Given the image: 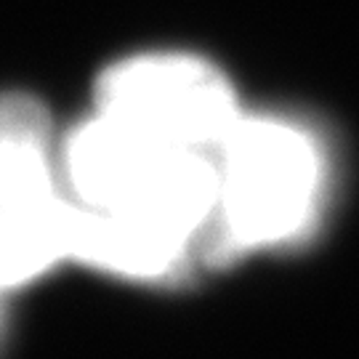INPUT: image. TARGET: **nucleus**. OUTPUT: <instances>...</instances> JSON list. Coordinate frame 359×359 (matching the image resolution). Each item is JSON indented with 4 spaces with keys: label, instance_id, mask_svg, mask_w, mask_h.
Masks as SVG:
<instances>
[{
    "label": "nucleus",
    "instance_id": "nucleus-1",
    "mask_svg": "<svg viewBox=\"0 0 359 359\" xmlns=\"http://www.w3.org/2000/svg\"><path fill=\"white\" fill-rule=\"evenodd\" d=\"M216 210L200 240L208 261L283 248L317 224L327 194V154L304 123L243 115L216 152Z\"/></svg>",
    "mask_w": 359,
    "mask_h": 359
},
{
    "label": "nucleus",
    "instance_id": "nucleus-3",
    "mask_svg": "<svg viewBox=\"0 0 359 359\" xmlns=\"http://www.w3.org/2000/svg\"><path fill=\"white\" fill-rule=\"evenodd\" d=\"M96 112L157 142L216 154L243 117L226 75L192 53H142L104 69Z\"/></svg>",
    "mask_w": 359,
    "mask_h": 359
},
{
    "label": "nucleus",
    "instance_id": "nucleus-2",
    "mask_svg": "<svg viewBox=\"0 0 359 359\" xmlns=\"http://www.w3.org/2000/svg\"><path fill=\"white\" fill-rule=\"evenodd\" d=\"M59 160L75 203L142 218L200 250L218 200L216 154L170 147L93 112L65 136Z\"/></svg>",
    "mask_w": 359,
    "mask_h": 359
},
{
    "label": "nucleus",
    "instance_id": "nucleus-7",
    "mask_svg": "<svg viewBox=\"0 0 359 359\" xmlns=\"http://www.w3.org/2000/svg\"><path fill=\"white\" fill-rule=\"evenodd\" d=\"M6 295L0 290V348H3V344H6V330H8V320H6Z\"/></svg>",
    "mask_w": 359,
    "mask_h": 359
},
{
    "label": "nucleus",
    "instance_id": "nucleus-4",
    "mask_svg": "<svg viewBox=\"0 0 359 359\" xmlns=\"http://www.w3.org/2000/svg\"><path fill=\"white\" fill-rule=\"evenodd\" d=\"M197 243L142 218L86 208L69 197L67 256L83 266L136 283L176 280Z\"/></svg>",
    "mask_w": 359,
    "mask_h": 359
},
{
    "label": "nucleus",
    "instance_id": "nucleus-5",
    "mask_svg": "<svg viewBox=\"0 0 359 359\" xmlns=\"http://www.w3.org/2000/svg\"><path fill=\"white\" fill-rule=\"evenodd\" d=\"M48 109L29 93H0V208L48 205L65 197Z\"/></svg>",
    "mask_w": 359,
    "mask_h": 359
},
{
    "label": "nucleus",
    "instance_id": "nucleus-6",
    "mask_svg": "<svg viewBox=\"0 0 359 359\" xmlns=\"http://www.w3.org/2000/svg\"><path fill=\"white\" fill-rule=\"evenodd\" d=\"M69 194L48 205L0 208V290L11 293L46 277L67 256Z\"/></svg>",
    "mask_w": 359,
    "mask_h": 359
}]
</instances>
